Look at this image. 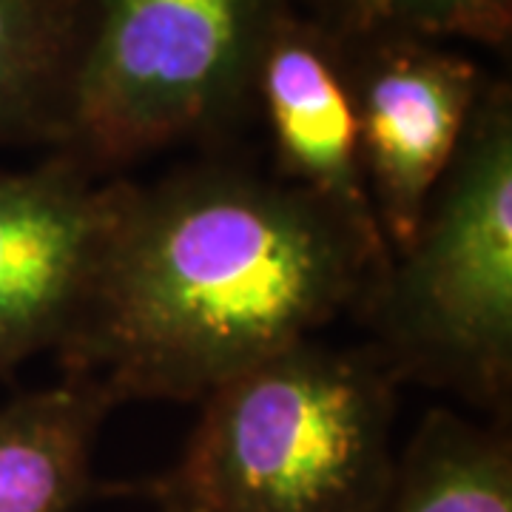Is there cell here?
Segmentation results:
<instances>
[{"instance_id": "1", "label": "cell", "mask_w": 512, "mask_h": 512, "mask_svg": "<svg viewBox=\"0 0 512 512\" xmlns=\"http://www.w3.org/2000/svg\"><path fill=\"white\" fill-rule=\"evenodd\" d=\"M390 262L274 174L228 163L123 183L92 288L55 350L111 402H202L342 316Z\"/></svg>"}, {"instance_id": "2", "label": "cell", "mask_w": 512, "mask_h": 512, "mask_svg": "<svg viewBox=\"0 0 512 512\" xmlns=\"http://www.w3.org/2000/svg\"><path fill=\"white\" fill-rule=\"evenodd\" d=\"M399 387L370 345L299 342L202 399L154 498L185 512H379Z\"/></svg>"}, {"instance_id": "3", "label": "cell", "mask_w": 512, "mask_h": 512, "mask_svg": "<svg viewBox=\"0 0 512 512\" xmlns=\"http://www.w3.org/2000/svg\"><path fill=\"white\" fill-rule=\"evenodd\" d=\"M356 319L399 384L453 393L510 421L512 92L490 77L456 157L410 242L390 256Z\"/></svg>"}, {"instance_id": "4", "label": "cell", "mask_w": 512, "mask_h": 512, "mask_svg": "<svg viewBox=\"0 0 512 512\" xmlns=\"http://www.w3.org/2000/svg\"><path fill=\"white\" fill-rule=\"evenodd\" d=\"M282 0H86L55 154L109 174L251 111Z\"/></svg>"}, {"instance_id": "5", "label": "cell", "mask_w": 512, "mask_h": 512, "mask_svg": "<svg viewBox=\"0 0 512 512\" xmlns=\"http://www.w3.org/2000/svg\"><path fill=\"white\" fill-rule=\"evenodd\" d=\"M367 194L390 256L404 248L456 157L490 74L450 43L416 35L336 37Z\"/></svg>"}, {"instance_id": "6", "label": "cell", "mask_w": 512, "mask_h": 512, "mask_svg": "<svg viewBox=\"0 0 512 512\" xmlns=\"http://www.w3.org/2000/svg\"><path fill=\"white\" fill-rule=\"evenodd\" d=\"M52 154L32 168H0V379L57 350L92 288L120 177Z\"/></svg>"}, {"instance_id": "7", "label": "cell", "mask_w": 512, "mask_h": 512, "mask_svg": "<svg viewBox=\"0 0 512 512\" xmlns=\"http://www.w3.org/2000/svg\"><path fill=\"white\" fill-rule=\"evenodd\" d=\"M251 111L268 128L276 180L387 251L367 194L339 43L285 0L256 57Z\"/></svg>"}, {"instance_id": "8", "label": "cell", "mask_w": 512, "mask_h": 512, "mask_svg": "<svg viewBox=\"0 0 512 512\" xmlns=\"http://www.w3.org/2000/svg\"><path fill=\"white\" fill-rule=\"evenodd\" d=\"M117 404L66 379L0 404V512H74L92 493L94 447Z\"/></svg>"}, {"instance_id": "9", "label": "cell", "mask_w": 512, "mask_h": 512, "mask_svg": "<svg viewBox=\"0 0 512 512\" xmlns=\"http://www.w3.org/2000/svg\"><path fill=\"white\" fill-rule=\"evenodd\" d=\"M86 0H0V148L60 143Z\"/></svg>"}, {"instance_id": "10", "label": "cell", "mask_w": 512, "mask_h": 512, "mask_svg": "<svg viewBox=\"0 0 512 512\" xmlns=\"http://www.w3.org/2000/svg\"><path fill=\"white\" fill-rule=\"evenodd\" d=\"M379 512H512L510 427L430 410L399 450Z\"/></svg>"}, {"instance_id": "11", "label": "cell", "mask_w": 512, "mask_h": 512, "mask_svg": "<svg viewBox=\"0 0 512 512\" xmlns=\"http://www.w3.org/2000/svg\"><path fill=\"white\" fill-rule=\"evenodd\" d=\"M333 37L416 35L507 49L512 0H285Z\"/></svg>"}, {"instance_id": "12", "label": "cell", "mask_w": 512, "mask_h": 512, "mask_svg": "<svg viewBox=\"0 0 512 512\" xmlns=\"http://www.w3.org/2000/svg\"><path fill=\"white\" fill-rule=\"evenodd\" d=\"M160 512H185V510H171V507H160Z\"/></svg>"}]
</instances>
